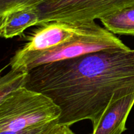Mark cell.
<instances>
[{"label":"cell","mask_w":134,"mask_h":134,"mask_svg":"<svg viewBox=\"0 0 134 134\" xmlns=\"http://www.w3.org/2000/svg\"><path fill=\"white\" fill-rule=\"evenodd\" d=\"M51 1V0H41V1H40V2H39V5H40L41 4L43 3H44V2H47V1ZM39 5H38V6H39Z\"/></svg>","instance_id":"obj_13"},{"label":"cell","mask_w":134,"mask_h":134,"mask_svg":"<svg viewBox=\"0 0 134 134\" xmlns=\"http://www.w3.org/2000/svg\"><path fill=\"white\" fill-rule=\"evenodd\" d=\"M60 107L43 93L22 88L0 101V132L18 131L58 120Z\"/></svg>","instance_id":"obj_2"},{"label":"cell","mask_w":134,"mask_h":134,"mask_svg":"<svg viewBox=\"0 0 134 134\" xmlns=\"http://www.w3.org/2000/svg\"><path fill=\"white\" fill-rule=\"evenodd\" d=\"M41 0H0V14L17 8L38 6Z\"/></svg>","instance_id":"obj_11"},{"label":"cell","mask_w":134,"mask_h":134,"mask_svg":"<svg viewBox=\"0 0 134 134\" xmlns=\"http://www.w3.org/2000/svg\"><path fill=\"white\" fill-rule=\"evenodd\" d=\"M28 78L27 71L10 69L0 79V101L13 92L26 87Z\"/></svg>","instance_id":"obj_9"},{"label":"cell","mask_w":134,"mask_h":134,"mask_svg":"<svg viewBox=\"0 0 134 134\" xmlns=\"http://www.w3.org/2000/svg\"><path fill=\"white\" fill-rule=\"evenodd\" d=\"M26 87L60 107L58 124L90 120L94 129L111 102L134 93V49L102 51L39 65L29 71Z\"/></svg>","instance_id":"obj_1"},{"label":"cell","mask_w":134,"mask_h":134,"mask_svg":"<svg viewBox=\"0 0 134 134\" xmlns=\"http://www.w3.org/2000/svg\"><path fill=\"white\" fill-rule=\"evenodd\" d=\"M132 5L134 0H51L38 6V26L51 21L92 22Z\"/></svg>","instance_id":"obj_4"},{"label":"cell","mask_w":134,"mask_h":134,"mask_svg":"<svg viewBox=\"0 0 134 134\" xmlns=\"http://www.w3.org/2000/svg\"><path fill=\"white\" fill-rule=\"evenodd\" d=\"M129 47L106 28L100 27L92 32L74 38L65 43L18 59H10L12 69H31L44 64L76 58L87 54L107 50H128Z\"/></svg>","instance_id":"obj_3"},{"label":"cell","mask_w":134,"mask_h":134,"mask_svg":"<svg viewBox=\"0 0 134 134\" xmlns=\"http://www.w3.org/2000/svg\"><path fill=\"white\" fill-rule=\"evenodd\" d=\"M40 11L38 6L17 8L0 14V35L10 39L21 35L26 29L38 26Z\"/></svg>","instance_id":"obj_7"},{"label":"cell","mask_w":134,"mask_h":134,"mask_svg":"<svg viewBox=\"0 0 134 134\" xmlns=\"http://www.w3.org/2000/svg\"><path fill=\"white\" fill-rule=\"evenodd\" d=\"M99 20L105 27L113 34L134 35V5Z\"/></svg>","instance_id":"obj_8"},{"label":"cell","mask_w":134,"mask_h":134,"mask_svg":"<svg viewBox=\"0 0 134 134\" xmlns=\"http://www.w3.org/2000/svg\"><path fill=\"white\" fill-rule=\"evenodd\" d=\"M58 120L18 131H3L0 134H52L58 124Z\"/></svg>","instance_id":"obj_10"},{"label":"cell","mask_w":134,"mask_h":134,"mask_svg":"<svg viewBox=\"0 0 134 134\" xmlns=\"http://www.w3.org/2000/svg\"><path fill=\"white\" fill-rule=\"evenodd\" d=\"M52 134H76L71 130L70 126L66 125H60L58 124Z\"/></svg>","instance_id":"obj_12"},{"label":"cell","mask_w":134,"mask_h":134,"mask_svg":"<svg viewBox=\"0 0 134 134\" xmlns=\"http://www.w3.org/2000/svg\"><path fill=\"white\" fill-rule=\"evenodd\" d=\"M101 26L92 22H69L51 21L39 25L28 41L18 50L12 59H18L65 43L74 38L98 30Z\"/></svg>","instance_id":"obj_5"},{"label":"cell","mask_w":134,"mask_h":134,"mask_svg":"<svg viewBox=\"0 0 134 134\" xmlns=\"http://www.w3.org/2000/svg\"><path fill=\"white\" fill-rule=\"evenodd\" d=\"M134 105V93L111 102L92 134H122L127 130L128 115Z\"/></svg>","instance_id":"obj_6"}]
</instances>
